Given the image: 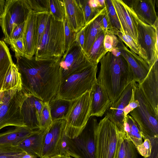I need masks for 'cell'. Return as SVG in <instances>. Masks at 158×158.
<instances>
[{
  "mask_svg": "<svg viewBox=\"0 0 158 158\" xmlns=\"http://www.w3.org/2000/svg\"><path fill=\"white\" fill-rule=\"evenodd\" d=\"M61 57L36 60L35 56L16 58L23 88L29 95L48 102L55 98L60 84Z\"/></svg>",
  "mask_w": 158,
  "mask_h": 158,
  "instance_id": "1",
  "label": "cell"
},
{
  "mask_svg": "<svg viewBox=\"0 0 158 158\" xmlns=\"http://www.w3.org/2000/svg\"><path fill=\"white\" fill-rule=\"evenodd\" d=\"M99 62L100 70L97 80L102 85L113 104L134 81L133 75L127 61L117 48L107 52Z\"/></svg>",
  "mask_w": 158,
  "mask_h": 158,
  "instance_id": "2",
  "label": "cell"
},
{
  "mask_svg": "<svg viewBox=\"0 0 158 158\" xmlns=\"http://www.w3.org/2000/svg\"><path fill=\"white\" fill-rule=\"evenodd\" d=\"M65 52L63 22L55 20L50 14L35 57L36 60L60 58Z\"/></svg>",
  "mask_w": 158,
  "mask_h": 158,
  "instance_id": "3",
  "label": "cell"
},
{
  "mask_svg": "<svg viewBox=\"0 0 158 158\" xmlns=\"http://www.w3.org/2000/svg\"><path fill=\"white\" fill-rule=\"evenodd\" d=\"M98 65H91L69 76L60 83L56 97L73 101L90 91L97 81Z\"/></svg>",
  "mask_w": 158,
  "mask_h": 158,
  "instance_id": "4",
  "label": "cell"
},
{
  "mask_svg": "<svg viewBox=\"0 0 158 158\" xmlns=\"http://www.w3.org/2000/svg\"><path fill=\"white\" fill-rule=\"evenodd\" d=\"M124 132L105 116L98 123L96 158H117Z\"/></svg>",
  "mask_w": 158,
  "mask_h": 158,
  "instance_id": "5",
  "label": "cell"
},
{
  "mask_svg": "<svg viewBox=\"0 0 158 158\" xmlns=\"http://www.w3.org/2000/svg\"><path fill=\"white\" fill-rule=\"evenodd\" d=\"M98 124L96 118L91 116L84 129L77 137L71 139L66 136L68 148L66 155L75 158H96Z\"/></svg>",
  "mask_w": 158,
  "mask_h": 158,
  "instance_id": "6",
  "label": "cell"
},
{
  "mask_svg": "<svg viewBox=\"0 0 158 158\" xmlns=\"http://www.w3.org/2000/svg\"><path fill=\"white\" fill-rule=\"evenodd\" d=\"M134 96L139 106L129 113L138 125L144 140L158 137V114L144 96L138 84L135 82Z\"/></svg>",
  "mask_w": 158,
  "mask_h": 158,
  "instance_id": "7",
  "label": "cell"
},
{
  "mask_svg": "<svg viewBox=\"0 0 158 158\" xmlns=\"http://www.w3.org/2000/svg\"><path fill=\"white\" fill-rule=\"evenodd\" d=\"M29 95L23 88L20 90L4 91L0 106V130L8 126L26 127L23 121L21 109L24 101Z\"/></svg>",
  "mask_w": 158,
  "mask_h": 158,
  "instance_id": "8",
  "label": "cell"
},
{
  "mask_svg": "<svg viewBox=\"0 0 158 158\" xmlns=\"http://www.w3.org/2000/svg\"><path fill=\"white\" fill-rule=\"evenodd\" d=\"M90 91H87L74 100L65 119V135L73 139L77 137L85 127L90 116Z\"/></svg>",
  "mask_w": 158,
  "mask_h": 158,
  "instance_id": "9",
  "label": "cell"
},
{
  "mask_svg": "<svg viewBox=\"0 0 158 158\" xmlns=\"http://www.w3.org/2000/svg\"><path fill=\"white\" fill-rule=\"evenodd\" d=\"M129 10L136 28L138 44L144 51L150 67L158 59V20L150 26L139 19L129 7Z\"/></svg>",
  "mask_w": 158,
  "mask_h": 158,
  "instance_id": "10",
  "label": "cell"
},
{
  "mask_svg": "<svg viewBox=\"0 0 158 158\" xmlns=\"http://www.w3.org/2000/svg\"><path fill=\"white\" fill-rule=\"evenodd\" d=\"M31 10L27 0H6L1 27L6 43L14 27L25 22Z\"/></svg>",
  "mask_w": 158,
  "mask_h": 158,
  "instance_id": "11",
  "label": "cell"
},
{
  "mask_svg": "<svg viewBox=\"0 0 158 158\" xmlns=\"http://www.w3.org/2000/svg\"><path fill=\"white\" fill-rule=\"evenodd\" d=\"M93 64L89 61L86 54L75 41L60 59L59 63L60 83L69 76Z\"/></svg>",
  "mask_w": 158,
  "mask_h": 158,
  "instance_id": "12",
  "label": "cell"
},
{
  "mask_svg": "<svg viewBox=\"0 0 158 158\" xmlns=\"http://www.w3.org/2000/svg\"><path fill=\"white\" fill-rule=\"evenodd\" d=\"M66 123L65 119L55 120L47 129L40 158L60 155V147Z\"/></svg>",
  "mask_w": 158,
  "mask_h": 158,
  "instance_id": "13",
  "label": "cell"
},
{
  "mask_svg": "<svg viewBox=\"0 0 158 158\" xmlns=\"http://www.w3.org/2000/svg\"><path fill=\"white\" fill-rule=\"evenodd\" d=\"M117 48L127 61L132 72L134 81L138 84L141 83L150 70V67L147 62L141 57L128 49L119 38Z\"/></svg>",
  "mask_w": 158,
  "mask_h": 158,
  "instance_id": "14",
  "label": "cell"
},
{
  "mask_svg": "<svg viewBox=\"0 0 158 158\" xmlns=\"http://www.w3.org/2000/svg\"><path fill=\"white\" fill-rule=\"evenodd\" d=\"M135 82L133 81L127 86L118 100L111 104L105 114V116L113 123L118 130L123 132H124V123L125 118L123 110L131 98Z\"/></svg>",
  "mask_w": 158,
  "mask_h": 158,
  "instance_id": "15",
  "label": "cell"
},
{
  "mask_svg": "<svg viewBox=\"0 0 158 158\" xmlns=\"http://www.w3.org/2000/svg\"><path fill=\"white\" fill-rule=\"evenodd\" d=\"M157 59L150 67L145 78L138 84L143 93L155 112L158 114V70Z\"/></svg>",
  "mask_w": 158,
  "mask_h": 158,
  "instance_id": "16",
  "label": "cell"
},
{
  "mask_svg": "<svg viewBox=\"0 0 158 158\" xmlns=\"http://www.w3.org/2000/svg\"><path fill=\"white\" fill-rule=\"evenodd\" d=\"M44 103L41 100L30 95L24 100L21 112L26 127L33 130L40 129V116Z\"/></svg>",
  "mask_w": 158,
  "mask_h": 158,
  "instance_id": "17",
  "label": "cell"
},
{
  "mask_svg": "<svg viewBox=\"0 0 158 158\" xmlns=\"http://www.w3.org/2000/svg\"><path fill=\"white\" fill-rule=\"evenodd\" d=\"M90 116L102 117L112 104L105 89L98 81L90 92Z\"/></svg>",
  "mask_w": 158,
  "mask_h": 158,
  "instance_id": "18",
  "label": "cell"
},
{
  "mask_svg": "<svg viewBox=\"0 0 158 158\" xmlns=\"http://www.w3.org/2000/svg\"><path fill=\"white\" fill-rule=\"evenodd\" d=\"M127 5L138 18L146 24L153 26L158 20L155 10V1L132 0Z\"/></svg>",
  "mask_w": 158,
  "mask_h": 158,
  "instance_id": "19",
  "label": "cell"
},
{
  "mask_svg": "<svg viewBox=\"0 0 158 158\" xmlns=\"http://www.w3.org/2000/svg\"><path fill=\"white\" fill-rule=\"evenodd\" d=\"M123 33L131 36L137 44V34L129 6L121 0H112Z\"/></svg>",
  "mask_w": 158,
  "mask_h": 158,
  "instance_id": "20",
  "label": "cell"
},
{
  "mask_svg": "<svg viewBox=\"0 0 158 158\" xmlns=\"http://www.w3.org/2000/svg\"><path fill=\"white\" fill-rule=\"evenodd\" d=\"M35 13L32 11L29 13L25 22L23 37L25 50L24 56L28 58L33 56L37 49Z\"/></svg>",
  "mask_w": 158,
  "mask_h": 158,
  "instance_id": "21",
  "label": "cell"
},
{
  "mask_svg": "<svg viewBox=\"0 0 158 158\" xmlns=\"http://www.w3.org/2000/svg\"><path fill=\"white\" fill-rule=\"evenodd\" d=\"M65 19L70 28L76 33L85 26V19L82 9L76 0H63Z\"/></svg>",
  "mask_w": 158,
  "mask_h": 158,
  "instance_id": "22",
  "label": "cell"
},
{
  "mask_svg": "<svg viewBox=\"0 0 158 158\" xmlns=\"http://www.w3.org/2000/svg\"><path fill=\"white\" fill-rule=\"evenodd\" d=\"M46 130H35L18 146L26 153L40 158Z\"/></svg>",
  "mask_w": 158,
  "mask_h": 158,
  "instance_id": "23",
  "label": "cell"
},
{
  "mask_svg": "<svg viewBox=\"0 0 158 158\" xmlns=\"http://www.w3.org/2000/svg\"><path fill=\"white\" fill-rule=\"evenodd\" d=\"M35 130L26 127H15L0 133V144L18 145Z\"/></svg>",
  "mask_w": 158,
  "mask_h": 158,
  "instance_id": "24",
  "label": "cell"
},
{
  "mask_svg": "<svg viewBox=\"0 0 158 158\" xmlns=\"http://www.w3.org/2000/svg\"><path fill=\"white\" fill-rule=\"evenodd\" d=\"M104 9L95 18L83 27L85 32V41L83 50L86 55L99 33L103 30L102 21Z\"/></svg>",
  "mask_w": 158,
  "mask_h": 158,
  "instance_id": "25",
  "label": "cell"
},
{
  "mask_svg": "<svg viewBox=\"0 0 158 158\" xmlns=\"http://www.w3.org/2000/svg\"><path fill=\"white\" fill-rule=\"evenodd\" d=\"M74 100H67L56 97L48 102L52 120L65 119Z\"/></svg>",
  "mask_w": 158,
  "mask_h": 158,
  "instance_id": "26",
  "label": "cell"
},
{
  "mask_svg": "<svg viewBox=\"0 0 158 158\" xmlns=\"http://www.w3.org/2000/svg\"><path fill=\"white\" fill-rule=\"evenodd\" d=\"M124 131L126 137L135 147L143 143L142 134L140 129L133 118L129 114L125 118Z\"/></svg>",
  "mask_w": 158,
  "mask_h": 158,
  "instance_id": "27",
  "label": "cell"
},
{
  "mask_svg": "<svg viewBox=\"0 0 158 158\" xmlns=\"http://www.w3.org/2000/svg\"><path fill=\"white\" fill-rule=\"evenodd\" d=\"M22 89L21 74L16 64L13 63L6 75L1 91Z\"/></svg>",
  "mask_w": 158,
  "mask_h": 158,
  "instance_id": "28",
  "label": "cell"
},
{
  "mask_svg": "<svg viewBox=\"0 0 158 158\" xmlns=\"http://www.w3.org/2000/svg\"><path fill=\"white\" fill-rule=\"evenodd\" d=\"M106 32L102 30L99 33L87 54L89 61L93 65H98L101 59L107 52L104 45Z\"/></svg>",
  "mask_w": 158,
  "mask_h": 158,
  "instance_id": "29",
  "label": "cell"
},
{
  "mask_svg": "<svg viewBox=\"0 0 158 158\" xmlns=\"http://www.w3.org/2000/svg\"><path fill=\"white\" fill-rule=\"evenodd\" d=\"M13 63L9 48L4 41L0 40V91L6 75Z\"/></svg>",
  "mask_w": 158,
  "mask_h": 158,
  "instance_id": "30",
  "label": "cell"
},
{
  "mask_svg": "<svg viewBox=\"0 0 158 158\" xmlns=\"http://www.w3.org/2000/svg\"><path fill=\"white\" fill-rule=\"evenodd\" d=\"M115 35L125 44L131 51L141 57L147 62V58L144 51L131 36L120 31H116Z\"/></svg>",
  "mask_w": 158,
  "mask_h": 158,
  "instance_id": "31",
  "label": "cell"
},
{
  "mask_svg": "<svg viewBox=\"0 0 158 158\" xmlns=\"http://www.w3.org/2000/svg\"><path fill=\"white\" fill-rule=\"evenodd\" d=\"M36 14V33L37 48L39 46L50 14L47 12Z\"/></svg>",
  "mask_w": 158,
  "mask_h": 158,
  "instance_id": "32",
  "label": "cell"
},
{
  "mask_svg": "<svg viewBox=\"0 0 158 158\" xmlns=\"http://www.w3.org/2000/svg\"><path fill=\"white\" fill-rule=\"evenodd\" d=\"M50 14L56 20L63 22L65 19L63 0H49Z\"/></svg>",
  "mask_w": 158,
  "mask_h": 158,
  "instance_id": "33",
  "label": "cell"
},
{
  "mask_svg": "<svg viewBox=\"0 0 158 158\" xmlns=\"http://www.w3.org/2000/svg\"><path fill=\"white\" fill-rule=\"evenodd\" d=\"M26 153L18 146L0 144V158H22Z\"/></svg>",
  "mask_w": 158,
  "mask_h": 158,
  "instance_id": "34",
  "label": "cell"
},
{
  "mask_svg": "<svg viewBox=\"0 0 158 158\" xmlns=\"http://www.w3.org/2000/svg\"><path fill=\"white\" fill-rule=\"evenodd\" d=\"M105 2L106 12L113 30L123 33L112 0H105Z\"/></svg>",
  "mask_w": 158,
  "mask_h": 158,
  "instance_id": "35",
  "label": "cell"
},
{
  "mask_svg": "<svg viewBox=\"0 0 158 158\" xmlns=\"http://www.w3.org/2000/svg\"><path fill=\"white\" fill-rule=\"evenodd\" d=\"M83 12L85 19V25L95 18L101 11L94 9L89 5L88 0H77Z\"/></svg>",
  "mask_w": 158,
  "mask_h": 158,
  "instance_id": "36",
  "label": "cell"
},
{
  "mask_svg": "<svg viewBox=\"0 0 158 158\" xmlns=\"http://www.w3.org/2000/svg\"><path fill=\"white\" fill-rule=\"evenodd\" d=\"M52 122L48 102H44L40 116V129H46Z\"/></svg>",
  "mask_w": 158,
  "mask_h": 158,
  "instance_id": "37",
  "label": "cell"
},
{
  "mask_svg": "<svg viewBox=\"0 0 158 158\" xmlns=\"http://www.w3.org/2000/svg\"><path fill=\"white\" fill-rule=\"evenodd\" d=\"M31 10L35 12H47L50 13L49 0H27Z\"/></svg>",
  "mask_w": 158,
  "mask_h": 158,
  "instance_id": "38",
  "label": "cell"
},
{
  "mask_svg": "<svg viewBox=\"0 0 158 158\" xmlns=\"http://www.w3.org/2000/svg\"><path fill=\"white\" fill-rule=\"evenodd\" d=\"M63 23L65 52L70 48L75 41L77 33L70 28L65 19Z\"/></svg>",
  "mask_w": 158,
  "mask_h": 158,
  "instance_id": "39",
  "label": "cell"
},
{
  "mask_svg": "<svg viewBox=\"0 0 158 158\" xmlns=\"http://www.w3.org/2000/svg\"><path fill=\"white\" fill-rule=\"evenodd\" d=\"M119 42V38L117 36L106 32L104 40L105 49L107 52L116 48Z\"/></svg>",
  "mask_w": 158,
  "mask_h": 158,
  "instance_id": "40",
  "label": "cell"
},
{
  "mask_svg": "<svg viewBox=\"0 0 158 158\" xmlns=\"http://www.w3.org/2000/svg\"><path fill=\"white\" fill-rule=\"evenodd\" d=\"M25 22L16 25L13 28L9 40L6 43L10 45L15 40L23 37Z\"/></svg>",
  "mask_w": 158,
  "mask_h": 158,
  "instance_id": "41",
  "label": "cell"
},
{
  "mask_svg": "<svg viewBox=\"0 0 158 158\" xmlns=\"http://www.w3.org/2000/svg\"><path fill=\"white\" fill-rule=\"evenodd\" d=\"M10 45L11 49L15 52L16 58L24 56L25 50L23 38L15 40Z\"/></svg>",
  "mask_w": 158,
  "mask_h": 158,
  "instance_id": "42",
  "label": "cell"
},
{
  "mask_svg": "<svg viewBox=\"0 0 158 158\" xmlns=\"http://www.w3.org/2000/svg\"><path fill=\"white\" fill-rule=\"evenodd\" d=\"M135 148L138 152L144 157L149 156L151 153L152 144L150 140L148 138L146 139L142 144Z\"/></svg>",
  "mask_w": 158,
  "mask_h": 158,
  "instance_id": "43",
  "label": "cell"
},
{
  "mask_svg": "<svg viewBox=\"0 0 158 158\" xmlns=\"http://www.w3.org/2000/svg\"><path fill=\"white\" fill-rule=\"evenodd\" d=\"M124 139L126 147L125 158H137V154L135 146L131 141L127 139L125 134Z\"/></svg>",
  "mask_w": 158,
  "mask_h": 158,
  "instance_id": "44",
  "label": "cell"
},
{
  "mask_svg": "<svg viewBox=\"0 0 158 158\" xmlns=\"http://www.w3.org/2000/svg\"><path fill=\"white\" fill-rule=\"evenodd\" d=\"M102 25L103 31L106 32L110 33L115 35L116 31H114L113 30L111 26L106 12L105 7V8L102 15Z\"/></svg>",
  "mask_w": 158,
  "mask_h": 158,
  "instance_id": "45",
  "label": "cell"
},
{
  "mask_svg": "<svg viewBox=\"0 0 158 158\" xmlns=\"http://www.w3.org/2000/svg\"><path fill=\"white\" fill-rule=\"evenodd\" d=\"M151 143L152 150L150 155L144 158H158V137L149 139Z\"/></svg>",
  "mask_w": 158,
  "mask_h": 158,
  "instance_id": "46",
  "label": "cell"
},
{
  "mask_svg": "<svg viewBox=\"0 0 158 158\" xmlns=\"http://www.w3.org/2000/svg\"><path fill=\"white\" fill-rule=\"evenodd\" d=\"M134 86L132 90L131 98L127 106L131 111H132L135 109L139 106V101L137 100L135 98Z\"/></svg>",
  "mask_w": 158,
  "mask_h": 158,
  "instance_id": "47",
  "label": "cell"
},
{
  "mask_svg": "<svg viewBox=\"0 0 158 158\" xmlns=\"http://www.w3.org/2000/svg\"><path fill=\"white\" fill-rule=\"evenodd\" d=\"M75 41L83 49L85 41V32L84 27L77 33Z\"/></svg>",
  "mask_w": 158,
  "mask_h": 158,
  "instance_id": "48",
  "label": "cell"
},
{
  "mask_svg": "<svg viewBox=\"0 0 158 158\" xmlns=\"http://www.w3.org/2000/svg\"><path fill=\"white\" fill-rule=\"evenodd\" d=\"M66 136L64 133L60 147L59 153L60 156L66 155V152L68 148L66 142Z\"/></svg>",
  "mask_w": 158,
  "mask_h": 158,
  "instance_id": "49",
  "label": "cell"
},
{
  "mask_svg": "<svg viewBox=\"0 0 158 158\" xmlns=\"http://www.w3.org/2000/svg\"><path fill=\"white\" fill-rule=\"evenodd\" d=\"M124 136L125 133L120 144L117 158H125L126 154V147L124 139Z\"/></svg>",
  "mask_w": 158,
  "mask_h": 158,
  "instance_id": "50",
  "label": "cell"
},
{
  "mask_svg": "<svg viewBox=\"0 0 158 158\" xmlns=\"http://www.w3.org/2000/svg\"><path fill=\"white\" fill-rule=\"evenodd\" d=\"M6 0H0V17H2L3 14Z\"/></svg>",
  "mask_w": 158,
  "mask_h": 158,
  "instance_id": "51",
  "label": "cell"
},
{
  "mask_svg": "<svg viewBox=\"0 0 158 158\" xmlns=\"http://www.w3.org/2000/svg\"><path fill=\"white\" fill-rule=\"evenodd\" d=\"M36 156L26 153L22 158H37Z\"/></svg>",
  "mask_w": 158,
  "mask_h": 158,
  "instance_id": "52",
  "label": "cell"
},
{
  "mask_svg": "<svg viewBox=\"0 0 158 158\" xmlns=\"http://www.w3.org/2000/svg\"><path fill=\"white\" fill-rule=\"evenodd\" d=\"M61 156L60 155L55 156H53L46 157L44 158H60Z\"/></svg>",
  "mask_w": 158,
  "mask_h": 158,
  "instance_id": "53",
  "label": "cell"
},
{
  "mask_svg": "<svg viewBox=\"0 0 158 158\" xmlns=\"http://www.w3.org/2000/svg\"><path fill=\"white\" fill-rule=\"evenodd\" d=\"M61 158H72V157L66 155L65 156H61Z\"/></svg>",
  "mask_w": 158,
  "mask_h": 158,
  "instance_id": "54",
  "label": "cell"
},
{
  "mask_svg": "<svg viewBox=\"0 0 158 158\" xmlns=\"http://www.w3.org/2000/svg\"><path fill=\"white\" fill-rule=\"evenodd\" d=\"M4 92V91H0V98L2 96V95Z\"/></svg>",
  "mask_w": 158,
  "mask_h": 158,
  "instance_id": "55",
  "label": "cell"
},
{
  "mask_svg": "<svg viewBox=\"0 0 158 158\" xmlns=\"http://www.w3.org/2000/svg\"></svg>",
  "mask_w": 158,
  "mask_h": 158,
  "instance_id": "56",
  "label": "cell"
}]
</instances>
